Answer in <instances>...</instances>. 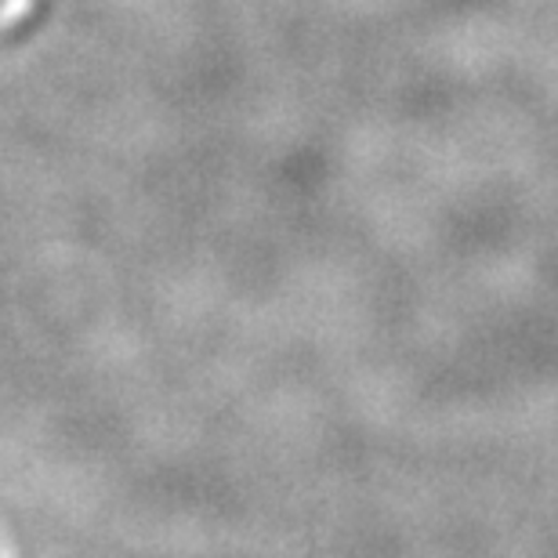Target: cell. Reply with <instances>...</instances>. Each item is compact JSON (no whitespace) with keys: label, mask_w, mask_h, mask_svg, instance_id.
<instances>
[{"label":"cell","mask_w":558,"mask_h":558,"mask_svg":"<svg viewBox=\"0 0 558 558\" xmlns=\"http://www.w3.org/2000/svg\"><path fill=\"white\" fill-rule=\"evenodd\" d=\"M0 4H4V0H0ZM33 26H15V29H0V48H4V44H11V40H19V37H26Z\"/></svg>","instance_id":"6da1fadb"}]
</instances>
